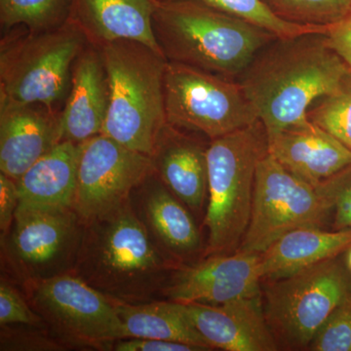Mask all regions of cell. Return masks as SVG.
<instances>
[{"label": "cell", "instance_id": "9a60e30c", "mask_svg": "<svg viewBox=\"0 0 351 351\" xmlns=\"http://www.w3.org/2000/svg\"><path fill=\"white\" fill-rule=\"evenodd\" d=\"M60 143V112L43 104L0 100V171L18 181Z\"/></svg>", "mask_w": 351, "mask_h": 351}, {"label": "cell", "instance_id": "7a4b0ae2", "mask_svg": "<svg viewBox=\"0 0 351 351\" xmlns=\"http://www.w3.org/2000/svg\"><path fill=\"white\" fill-rule=\"evenodd\" d=\"M176 267L129 199L83 223L73 274L113 301L145 304L162 295Z\"/></svg>", "mask_w": 351, "mask_h": 351}, {"label": "cell", "instance_id": "277c9868", "mask_svg": "<svg viewBox=\"0 0 351 351\" xmlns=\"http://www.w3.org/2000/svg\"><path fill=\"white\" fill-rule=\"evenodd\" d=\"M108 75V106L101 134L151 157L166 125L162 54L134 40L99 47Z\"/></svg>", "mask_w": 351, "mask_h": 351}, {"label": "cell", "instance_id": "7402d4cb", "mask_svg": "<svg viewBox=\"0 0 351 351\" xmlns=\"http://www.w3.org/2000/svg\"><path fill=\"white\" fill-rule=\"evenodd\" d=\"M350 246L351 230L295 228L261 254L263 282L285 278L328 258L339 257Z\"/></svg>", "mask_w": 351, "mask_h": 351}, {"label": "cell", "instance_id": "5b68a950", "mask_svg": "<svg viewBox=\"0 0 351 351\" xmlns=\"http://www.w3.org/2000/svg\"><path fill=\"white\" fill-rule=\"evenodd\" d=\"M269 152L262 122L210 141L207 149V253L233 254L250 221L256 173Z\"/></svg>", "mask_w": 351, "mask_h": 351}, {"label": "cell", "instance_id": "ba28073f", "mask_svg": "<svg viewBox=\"0 0 351 351\" xmlns=\"http://www.w3.org/2000/svg\"><path fill=\"white\" fill-rule=\"evenodd\" d=\"M164 103L168 124L209 141L258 120L237 80L172 62L164 71Z\"/></svg>", "mask_w": 351, "mask_h": 351}, {"label": "cell", "instance_id": "cb8c5ba5", "mask_svg": "<svg viewBox=\"0 0 351 351\" xmlns=\"http://www.w3.org/2000/svg\"><path fill=\"white\" fill-rule=\"evenodd\" d=\"M71 10V0H0L2 32L16 27L39 32L66 24Z\"/></svg>", "mask_w": 351, "mask_h": 351}, {"label": "cell", "instance_id": "f1b7e54d", "mask_svg": "<svg viewBox=\"0 0 351 351\" xmlns=\"http://www.w3.org/2000/svg\"><path fill=\"white\" fill-rule=\"evenodd\" d=\"M317 188L331 201L332 230H351V166L321 182Z\"/></svg>", "mask_w": 351, "mask_h": 351}, {"label": "cell", "instance_id": "4fadbf2b", "mask_svg": "<svg viewBox=\"0 0 351 351\" xmlns=\"http://www.w3.org/2000/svg\"><path fill=\"white\" fill-rule=\"evenodd\" d=\"M261 255L215 254L199 262L178 265L162 295L182 304H228L262 294Z\"/></svg>", "mask_w": 351, "mask_h": 351}, {"label": "cell", "instance_id": "484cf974", "mask_svg": "<svg viewBox=\"0 0 351 351\" xmlns=\"http://www.w3.org/2000/svg\"><path fill=\"white\" fill-rule=\"evenodd\" d=\"M307 117L351 151V73L336 91L314 101Z\"/></svg>", "mask_w": 351, "mask_h": 351}, {"label": "cell", "instance_id": "603a6c76", "mask_svg": "<svg viewBox=\"0 0 351 351\" xmlns=\"http://www.w3.org/2000/svg\"><path fill=\"white\" fill-rule=\"evenodd\" d=\"M126 338L154 339L178 341L212 350L176 302L154 301L127 304L113 301Z\"/></svg>", "mask_w": 351, "mask_h": 351}, {"label": "cell", "instance_id": "ffe728a7", "mask_svg": "<svg viewBox=\"0 0 351 351\" xmlns=\"http://www.w3.org/2000/svg\"><path fill=\"white\" fill-rule=\"evenodd\" d=\"M141 219L164 255L174 265L191 263L202 249V239L189 208L152 172L142 184Z\"/></svg>", "mask_w": 351, "mask_h": 351}, {"label": "cell", "instance_id": "44dd1931", "mask_svg": "<svg viewBox=\"0 0 351 351\" xmlns=\"http://www.w3.org/2000/svg\"><path fill=\"white\" fill-rule=\"evenodd\" d=\"M80 145L61 142L31 166L17 182V209L73 208L77 182Z\"/></svg>", "mask_w": 351, "mask_h": 351}, {"label": "cell", "instance_id": "d6986e66", "mask_svg": "<svg viewBox=\"0 0 351 351\" xmlns=\"http://www.w3.org/2000/svg\"><path fill=\"white\" fill-rule=\"evenodd\" d=\"M156 3V0H71L69 20L97 47L134 40L162 54L152 29Z\"/></svg>", "mask_w": 351, "mask_h": 351}, {"label": "cell", "instance_id": "8fae6325", "mask_svg": "<svg viewBox=\"0 0 351 351\" xmlns=\"http://www.w3.org/2000/svg\"><path fill=\"white\" fill-rule=\"evenodd\" d=\"M5 239L7 257L25 281L73 272L83 223L73 208L17 209Z\"/></svg>", "mask_w": 351, "mask_h": 351}, {"label": "cell", "instance_id": "ac0fdd59", "mask_svg": "<svg viewBox=\"0 0 351 351\" xmlns=\"http://www.w3.org/2000/svg\"><path fill=\"white\" fill-rule=\"evenodd\" d=\"M198 134L166 123L151 156L156 174L189 209L199 211L208 193L207 149Z\"/></svg>", "mask_w": 351, "mask_h": 351}, {"label": "cell", "instance_id": "83f0119b", "mask_svg": "<svg viewBox=\"0 0 351 351\" xmlns=\"http://www.w3.org/2000/svg\"><path fill=\"white\" fill-rule=\"evenodd\" d=\"M313 351H351V297L339 304L309 345Z\"/></svg>", "mask_w": 351, "mask_h": 351}, {"label": "cell", "instance_id": "9c48e42d", "mask_svg": "<svg viewBox=\"0 0 351 351\" xmlns=\"http://www.w3.org/2000/svg\"><path fill=\"white\" fill-rule=\"evenodd\" d=\"M332 206L327 196L267 152L258 164L250 221L239 252L261 255L291 230L332 228Z\"/></svg>", "mask_w": 351, "mask_h": 351}, {"label": "cell", "instance_id": "52a82bcc", "mask_svg": "<svg viewBox=\"0 0 351 351\" xmlns=\"http://www.w3.org/2000/svg\"><path fill=\"white\" fill-rule=\"evenodd\" d=\"M263 311L278 348L308 350L332 311L351 297V271L339 257L263 282Z\"/></svg>", "mask_w": 351, "mask_h": 351}, {"label": "cell", "instance_id": "6da1fadb", "mask_svg": "<svg viewBox=\"0 0 351 351\" xmlns=\"http://www.w3.org/2000/svg\"><path fill=\"white\" fill-rule=\"evenodd\" d=\"M351 69L326 32L277 38L258 51L237 82L267 136L308 119L311 105L336 91Z\"/></svg>", "mask_w": 351, "mask_h": 351}, {"label": "cell", "instance_id": "7c38bea8", "mask_svg": "<svg viewBox=\"0 0 351 351\" xmlns=\"http://www.w3.org/2000/svg\"><path fill=\"white\" fill-rule=\"evenodd\" d=\"M154 171L151 157L99 134L80 144L73 209L82 223L108 213L131 199Z\"/></svg>", "mask_w": 351, "mask_h": 351}, {"label": "cell", "instance_id": "4dcf8cb0", "mask_svg": "<svg viewBox=\"0 0 351 351\" xmlns=\"http://www.w3.org/2000/svg\"><path fill=\"white\" fill-rule=\"evenodd\" d=\"M19 205L17 182L8 176L0 173V232L5 239L12 228L16 211Z\"/></svg>", "mask_w": 351, "mask_h": 351}, {"label": "cell", "instance_id": "4316f807", "mask_svg": "<svg viewBox=\"0 0 351 351\" xmlns=\"http://www.w3.org/2000/svg\"><path fill=\"white\" fill-rule=\"evenodd\" d=\"M156 2L168 0H156ZM215 8L239 16L276 34L277 38H292L307 32H324V27H304L285 22L274 15L263 0H197Z\"/></svg>", "mask_w": 351, "mask_h": 351}, {"label": "cell", "instance_id": "d4e9b609", "mask_svg": "<svg viewBox=\"0 0 351 351\" xmlns=\"http://www.w3.org/2000/svg\"><path fill=\"white\" fill-rule=\"evenodd\" d=\"M274 15L291 24L328 27L350 12L351 0H263Z\"/></svg>", "mask_w": 351, "mask_h": 351}, {"label": "cell", "instance_id": "5bb4252c", "mask_svg": "<svg viewBox=\"0 0 351 351\" xmlns=\"http://www.w3.org/2000/svg\"><path fill=\"white\" fill-rule=\"evenodd\" d=\"M178 304L212 348L226 351L279 350L263 311V292L219 306Z\"/></svg>", "mask_w": 351, "mask_h": 351}, {"label": "cell", "instance_id": "3957f363", "mask_svg": "<svg viewBox=\"0 0 351 351\" xmlns=\"http://www.w3.org/2000/svg\"><path fill=\"white\" fill-rule=\"evenodd\" d=\"M152 29L166 61L237 80L258 51L277 38L197 0L157 2Z\"/></svg>", "mask_w": 351, "mask_h": 351}, {"label": "cell", "instance_id": "2e32d148", "mask_svg": "<svg viewBox=\"0 0 351 351\" xmlns=\"http://www.w3.org/2000/svg\"><path fill=\"white\" fill-rule=\"evenodd\" d=\"M108 106L103 55L100 48L88 44L73 64L71 89L60 112V143L80 145L101 134Z\"/></svg>", "mask_w": 351, "mask_h": 351}, {"label": "cell", "instance_id": "f546056e", "mask_svg": "<svg viewBox=\"0 0 351 351\" xmlns=\"http://www.w3.org/2000/svg\"><path fill=\"white\" fill-rule=\"evenodd\" d=\"M43 320L25 301L13 286L3 279L0 283V325L12 324L40 326Z\"/></svg>", "mask_w": 351, "mask_h": 351}, {"label": "cell", "instance_id": "1f68e13d", "mask_svg": "<svg viewBox=\"0 0 351 351\" xmlns=\"http://www.w3.org/2000/svg\"><path fill=\"white\" fill-rule=\"evenodd\" d=\"M115 351H205L199 346L163 339L126 338L115 341Z\"/></svg>", "mask_w": 351, "mask_h": 351}, {"label": "cell", "instance_id": "e0dca14e", "mask_svg": "<svg viewBox=\"0 0 351 351\" xmlns=\"http://www.w3.org/2000/svg\"><path fill=\"white\" fill-rule=\"evenodd\" d=\"M267 138L269 154L314 186L351 166V151L309 119Z\"/></svg>", "mask_w": 351, "mask_h": 351}, {"label": "cell", "instance_id": "836d02e7", "mask_svg": "<svg viewBox=\"0 0 351 351\" xmlns=\"http://www.w3.org/2000/svg\"><path fill=\"white\" fill-rule=\"evenodd\" d=\"M346 263L348 265V269L351 271V246L348 248V254H346Z\"/></svg>", "mask_w": 351, "mask_h": 351}, {"label": "cell", "instance_id": "8992f818", "mask_svg": "<svg viewBox=\"0 0 351 351\" xmlns=\"http://www.w3.org/2000/svg\"><path fill=\"white\" fill-rule=\"evenodd\" d=\"M71 21L50 31H7L0 43V100L56 108L66 100L73 64L88 45Z\"/></svg>", "mask_w": 351, "mask_h": 351}, {"label": "cell", "instance_id": "d6a6232c", "mask_svg": "<svg viewBox=\"0 0 351 351\" xmlns=\"http://www.w3.org/2000/svg\"><path fill=\"white\" fill-rule=\"evenodd\" d=\"M328 43L351 69V9L343 19L328 27Z\"/></svg>", "mask_w": 351, "mask_h": 351}, {"label": "cell", "instance_id": "30bf717a", "mask_svg": "<svg viewBox=\"0 0 351 351\" xmlns=\"http://www.w3.org/2000/svg\"><path fill=\"white\" fill-rule=\"evenodd\" d=\"M25 285L32 308L62 343L105 350L126 339L112 300L73 272Z\"/></svg>", "mask_w": 351, "mask_h": 351}]
</instances>
